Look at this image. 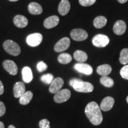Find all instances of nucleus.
Masks as SVG:
<instances>
[{"label": "nucleus", "mask_w": 128, "mask_h": 128, "mask_svg": "<svg viewBox=\"0 0 128 128\" xmlns=\"http://www.w3.org/2000/svg\"><path fill=\"white\" fill-rule=\"evenodd\" d=\"M85 113L88 119L94 125H99L103 121L101 108L96 102H92L87 105L85 108Z\"/></svg>", "instance_id": "1"}, {"label": "nucleus", "mask_w": 128, "mask_h": 128, "mask_svg": "<svg viewBox=\"0 0 128 128\" xmlns=\"http://www.w3.org/2000/svg\"><path fill=\"white\" fill-rule=\"evenodd\" d=\"M70 84L74 90L80 92H91L94 90V86L90 82H85L77 78L70 80Z\"/></svg>", "instance_id": "2"}, {"label": "nucleus", "mask_w": 128, "mask_h": 128, "mask_svg": "<svg viewBox=\"0 0 128 128\" xmlns=\"http://www.w3.org/2000/svg\"><path fill=\"white\" fill-rule=\"evenodd\" d=\"M3 47L8 54L12 56H18L21 53V49L18 44L11 40L5 41L3 44Z\"/></svg>", "instance_id": "3"}, {"label": "nucleus", "mask_w": 128, "mask_h": 128, "mask_svg": "<svg viewBox=\"0 0 128 128\" xmlns=\"http://www.w3.org/2000/svg\"><path fill=\"white\" fill-rule=\"evenodd\" d=\"M71 92L68 89H63L56 92L54 97V101L57 103L66 102L71 97Z\"/></svg>", "instance_id": "4"}, {"label": "nucleus", "mask_w": 128, "mask_h": 128, "mask_svg": "<svg viewBox=\"0 0 128 128\" xmlns=\"http://www.w3.org/2000/svg\"><path fill=\"white\" fill-rule=\"evenodd\" d=\"M110 39L106 35L98 34L96 35L92 40V44L97 48H104L109 44Z\"/></svg>", "instance_id": "5"}, {"label": "nucleus", "mask_w": 128, "mask_h": 128, "mask_svg": "<svg viewBox=\"0 0 128 128\" xmlns=\"http://www.w3.org/2000/svg\"><path fill=\"white\" fill-rule=\"evenodd\" d=\"M70 36L74 40L80 42L85 40L87 39L88 33L86 30L82 28H76L71 32Z\"/></svg>", "instance_id": "6"}, {"label": "nucleus", "mask_w": 128, "mask_h": 128, "mask_svg": "<svg viewBox=\"0 0 128 128\" xmlns=\"http://www.w3.org/2000/svg\"><path fill=\"white\" fill-rule=\"evenodd\" d=\"M43 40V36L39 33H33L28 35L26 39L27 44L32 47L39 46Z\"/></svg>", "instance_id": "7"}, {"label": "nucleus", "mask_w": 128, "mask_h": 128, "mask_svg": "<svg viewBox=\"0 0 128 128\" xmlns=\"http://www.w3.org/2000/svg\"><path fill=\"white\" fill-rule=\"evenodd\" d=\"M70 39L68 38H63L60 40L54 46V50L56 52H61L66 50L70 47Z\"/></svg>", "instance_id": "8"}, {"label": "nucleus", "mask_w": 128, "mask_h": 128, "mask_svg": "<svg viewBox=\"0 0 128 128\" xmlns=\"http://www.w3.org/2000/svg\"><path fill=\"white\" fill-rule=\"evenodd\" d=\"M5 70L12 76H16L18 72V67L14 61L11 60H6L2 63Z\"/></svg>", "instance_id": "9"}, {"label": "nucleus", "mask_w": 128, "mask_h": 128, "mask_svg": "<svg viewBox=\"0 0 128 128\" xmlns=\"http://www.w3.org/2000/svg\"><path fill=\"white\" fill-rule=\"evenodd\" d=\"M74 68L76 71L80 73L84 74L87 76L92 74L93 70L92 66L88 64L84 63H78L74 65Z\"/></svg>", "instance_id": "10"}, {"label": "nucleus", "mask_w": 128, "mask_h": 128, "mask_svg": "<svg viewBox=\"0 0 128 128\" xmlns=\"http://www.w3.org/2000/svg\"><path fill=\"white\" fill-rule=\"evenodd\" d=\"M64 80L62 78L58 77L55 79H54L52 82L50 84L49 91L52 94H55L56 92L60 90L64 85Z\"/></svg>", "instance_id": "11"}, {"label": "nucleus", "mask_w": 128, "mask_h": 128, "mask_svg": "<svg viewBox=\"0 0 128 128\" xmlns=\"http://www.w3.org/2000/svg\"><path fill=\"white\" fill-rule=\"evenodd\" d=\"M114 104V100L113 97H106L102 100L100 104V108L104 112L111 110Z\"/></svg>", "instance_id": "12"}, {"label": "nucleus", "mask_w": 128, "mask_h": 128, "mask_svg": "<svg viewBox=\"0 0 128 128\" xmlns=\"http://www.w3.org/2000/svg\"><path fill=\"white\" fill-rule=\"evenodd\" d=\"M26 92V87L23 82L18 81L14 84L13 88V94L16 98H20Z\"/></svg>", "instance_id": "13"}, {"label": "nucleus", "mask_w": 128, "mask_h": 128, "mask_svg": "<svg viewBox=\"0 0 128 128\" xmlns=\"http://www.w3.org/2000/svg\"><path fill=\"white\" fill-rule=\"evenodd\" d=\"M60 18L57 16H52L46 18L44 21V27L46 28H55L59 24Z\"/></svg>", "instance_id": "14"}, {"label": "nucleus", "mask_w": 128, "mask_h": 128, "mask_svg": "<svg viewBox=\"0 0 128 128\" xmlns=\"http://www.w3.org/2000/svg\"><path fill=\"white\" fill-rule=\"evenodd\" d=\"M126 25L123 20H118L113 26V32L117 35H122L125 32Z\"/></svg>", "instance_id": "15"}, {"label": "nucleus", "mask_w": 128, "mask_h": 128, "mask_svg": "<svg viewBox=\"0 0 128 128\" xmlns=\"http://www.w3.org/2000/svg\"><path fill=\"white\" fill-rule=\"evenodd\" d=\"M71 8V5L68 0H62L58 6V12L61 16H65Z\"/></svg>", "instance_id": "16"}, {"label": "nucleus", "mask_w": 128, "mask_h": 128, "mask_svg": "<svg viewBox=\"0 0 128 128\" xmlns=\"http://www.w3.org/2000/svg\"><path fill=\"white\" fill-rule=\"evenodd\" d=\"M13 22L16 26L18 28H24L28 24V20L22 15H17L14 17Z\"/></svg>", "instance_id": "17"}, {"label": "nucleus", "mask_w": 128, "mask_h": 128, "mask_svg": "<svg viewBox=\"0 0 128 128\" xmlns=\"http://www.w3.org/2000/svg\"><path fill=\"white\" fill-rule=\"evenodd\" d=\"M28 10L33 15H39L42 13L43 8L39 3L33 2L30 3L28 6Z\"/></svg>", "instance_id": "18"}, {"label": "nucleus", "mask_w": 128, "mask_h": 128, "mask_svg": "<svg viewBox=\"0 0 128 128\" xmlns=\"http://www.w3.org/2000/svg\"><path fill=\"white\" fill-rule=\"evenodd\" d=\"M22 78L26 83H29L33 80V76L32 70L28 66L24 67L22 70Z\"/></svg>", "instance_id": "19"}, {"label": "nucleus", "mask_w": 128, "mask_h": 128, "mask_svg": "<svg viewBox=\"0 0 128 128\" xmlns=\"http://www.w3.org/2000/svg\"><path fill=\"white\" fill-rule=\"evenodd\" d=\"M112 71V67L108 64H104L97 67V72L102 76H107L109 75Z\"/></svg>", "instance_id": "20"}, {"label": "nucleus", "mask_w": 128, "mask_h": 128, "mask_svg": "<svg viewBox=\"0 0 128 128\" xmlns=\"http://www.w3.org/2000/svg\"><path fill=\"white\" fill-rule=\"evenodd\" d=\"M33 97V92L30 91L26 92L23 95L20 97L19 102L22 105H27L30 103Z\"/></svg>", "instance_id": "21"}, {"label": "nucleus", "mask_w": 128, "mask_h": 128, "mask_svg": "<svg viewBox=\"0 0 128 128\" xmlns=\"http://www.w3.org/2000/svg\"><path fill=\"white\" fill-rule=\"evenodd\" d=\"M74 58L76 61L80 62V63H83L87 60L88 56L84 51L78 50L74 54Z\"/></svg>", "instance_id": "22"}, {"label": "nucleus", "mask_w": 128, "mask_h": 128, "mask_svg": "<svg viewBox=\"0 0 128 128\" xmlns=\"http://www.w3.org/2000/svg\"><path fill=\"white\" fill-rule=\"evenodd\" d=\"M107 23V19L103 16H98L94 20V26L97 28H101L104 27Z\"/></svg>", "instance_id": "23"}, {"label": "nucleus", "mask_w": 128, "mask_h": 128, "mask_svg": "<svg viewBox=\"0 0 128 128\" xmlns=\"http://www.w3.org/2000/svg\"><path fill=\"white\" fill-rule=\"evenodd\" d=\"M58 60L60 63L62 64H67L71 62L72 56L67 53H62L58 56Z\"/></svg>", "instance_id": "24"}, {"label": "nucleus", "mask_w": 128, "mask_h": 128, "mask_svg": "<svg viewBox=\"0 0 128 128\" xmlns=\"http://www.w3.org/2000/svg\"><path fill=\"white\" fill-rule=\"evenodd\" d=\"M119 61L123 65H126L128 64V49L127 48H124L121 50Z\"/></svg>", "instance_id": "25"}, {"label": "nucleus", "mask_w": 128, "mask_h": 128, "mask_svg": "<svg viewBox=\"0 0 128 128\" xmlns=\"http://www.w3.org/2000/svg\"><path fill=\"white\" fill-rule=\"evenodd\" d=\"M100 82L106 87H112L114 85V81L109 76H103L100 78Z\"/></svg>", "instance_id": "26"}, {"label": "nucleus", "mask_w": 128, "mask_h": 128, "mask_svg": "<svg viewBox=\"0 0 128 128\" xmlns=\"http://www.w3.org/2000/svg\"><path fill=\"white\" fill-rule=\"evenodd\" d=\"M40 80L44 84H50L53 80H54V76L52 74H44L41 76Z\"/></svg>", "instance_id": "27"}, {"label": "nucleus", "mask_w": 128, "mask_h": 128, "mask_svg": "<svg viewBox=\"0 0 128 128\" xmlns=\"http://www.w3.org/2000/svg\"><path fill=\"white\" fill-rule=\"evenodd\" d=\"M120 74L123 78L128 80V65H126L121 69Z\"/></svg>", "instance_id": "28"}, {"label": "nucleus", "mask_w": 128, "mask_h": 128, "mask_svg": "<svg viewBox=\"0 0 128 128\" xmlns=\"http://www.w3.org/2000/svg\"><path fill=\"white\" fill-rule=\"evenodd\" d=\"M96 0H79V2L81 6L84 7H88L93 5L96 2Z\"/></svg>", "instance_id": "29"}, {"label": "nucleus", "mask_w": 128, "mask_h": 128, "mask_svg": "<svg viewBox=\"0 0 128 128\" xmlns=\"http://www.w3.org/2000/svg\"><path fill=\"white\" fill-rule=\"evenodd\" d=\"M40 128H50V122L46 119L41 120L39 123Z\"/></svg>", "instance_id": "30"}, {"label": "nucleus", "mask_w": 128, "mask_h": 128, "mask_svg": "<svg viewBox=\"0 0 128 128\" xmlns=\"http://www.w3.org/2000/svg\"><path fill=\"white\" fill-rule=\"evenodd\" d=\"M37 69L39 72H44L48 69V65L44 62L40 61L37 64Z\"/></svg>", "instance_id": "31"}, {"label": "nucleus", "mask_w": 128, "mask_h": 128, "mask_svg": "<svg viewBox=\"0 0 128 128\" xmlns=\"http://www.w3.org/2000/svg\"><path fill=\"white\" fill-rule=\"evenodd\" d=\"M6 108L4 103L0 101V117L2 116L6 113Z\"/></svg>", "instance_id": "32"}, {"label": "nucleus", "mask_w": 128, "mask_h": 128, "mask_svg": "<svg viewBox=\"0 0 128 128\" xmlns=\"http://www.w3.org/2000/svg\"><path fill=\"white\" fill-rule=\"evenodd\" d=\"M4 86H3L2 82H1V81H0V95H2L4 92Z\"/></svg>", "instance_id": "33"}, {"label": "nucleus", "mask_w": 128, "mask_h": 128, "mask_svg": "<svg viewBox=\"0 0 128 128\" xmlns=\"http://www.w3.org/2000/svg\"><path fill=\"white\" fill-rule=\"evenodd\" d=\"M118 1L120 3V4H124V3L127 2L128 0H118Z\"/></svg>", "instance_id": "34"}, {"label": "nucleus", "mask_w": 128, "mask_h": 128, "mask_svg": "<svg viewBox=\"0 0 128 128\" xmlns=\"http://www.w3.org/2000/svg\"><path fill=\"white\" fill-rule=\"evenodd\" d=\"M0 128H5L4 124L1 121H0Z\"/></svg>", "instance_id": "35"}, {"label": "nucleus", "mask_w": 128, "mask_h": 128, "mask_svg": "<svg viewBox=\"0 0 128 128\" xmlns=\"http://www.w3.org/2000/svg\"><path fill=\"white\" fill-rule=\"evenodd\" d=\"M8 128H16V127L13 125H10L8 126Z\"/></svg>", "instance_id": "36"}, {"label": "nucleus", "mask_w": 128, "mask_h": 128, "mask_svg": "<svg viewBox=\"0 0 128 128\" xmlns=\"http://www.w3.org/2000/svg\"><path fill=\"white\" fill-rule=\"evenodd\" d=\"M10 1H12V2H15V1H17L18 0H9Z\"/></svg>", "instance_id": "37"}, {"label": "nucleus", "mask_w": 128, "mask_h": 128, "mask_svg": "<svg viewBox=\"0 0 128 128\" xmlns=\"http://www.w3.org/2000/svg\"><path fill=\"white\" fill-rule=\"evenodd\" d=\"M126 102H127V103H128V96L126 97Z\"/></svg>", "instance_id": "38"}]
</instances>
